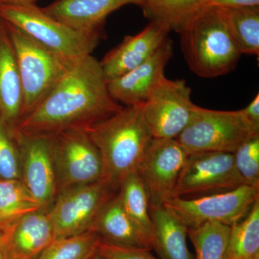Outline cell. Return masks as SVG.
I'll return each mask as SVG.
<instances>
[{
	"instance_id": "6da1fadb",
	"label": "cell",
	"mask_w": 259,
	"mask_h": 259,
	"mask_svg": "<svg viewBox=\"0 0 259 259\" xmlns=\"http://www.w3.org/2000/svg\"><path fill=\"white\" fill-rule=\"evenodd\" d=\"M123 107L110 95L100 61L89 55L75 61L47 96L22 119L15 132L53 135L84 128Z\"/></svg>"
},
{
	"instance_id": "7a4b0ae2",
	"label": "cell",
	"mask_w": 259,
	"mask_h": 259,
	"mask_svg": "<svg viewBox=\"0 0 259 259\" xmlns=\"http://www.w3.org/2000/svg\"><path fill=\"white\" fill-rule=\"evenodd\" d=\"M84 129L100 151L102 180L117 192L122 181L137 172L153 139L142 105L124 106L105 120Z\"/></svg>"
},
{
	"instance_id": "3957f363",
	"label": "cell",
	"mask_w": 259,
	"mask_h": 259,
	"mask_svg": "<svg viewBox=\"0 0 259 259\" xmlns=\"http://www.w3.org/2000/svg\"><path fill=\"white\" fill-rule=\"evenodd\" d=\"M181 48L192 72L215 78L236 69L242 55L223 8L207 7L180 32Z\"/></svg>"
},
{
	"instance_id": "277c9868",
	"label": "cell",
	"mask_w": 259,
	"mask_h": 259,
	"mask_svg": "<svg viewBox=\"0 0 259 259\" xmlns=\"http://www.w3.org/2000/svg\"><path fill=\"white\" fill-rule=\"evenodd\" d=\"M0 19L66 59L76 60L92 55L101 34L80 31L34 5L0 4Z\"/></svg>"
},
{
	"instance_id": "5b68a950",
	"label": "cell",
	"mask_w": 259,
	"mask_h": 259,
	"mask_svg": "<svg viewBox=\"0 0 259 259\" xmlns=\"http://www.w3.org/2000/svg\"><path fill=\"white\" fill-rule=\"evenodd\" d=\"M5 23L23 88V119L47 96L78 59H66L35 41L14 25Z\"/></svg>"
},
{
	"instance_id": "8992f818",
	"label": "cell",
	"mask_w": 259,
	"mask_h": 259,
	"mask_svg": "<svg viewBox=\"0 0 259 259\" xmlns=\"http://www.w3.org/2000/svg\"><path fill=\"white\" fill-rule=\"evenodd\" d=\"M259 127L245 118L241 110L221 111L197 106L188 125L177 138L187 153H233Z\"/></svg>"
},
{
	"instance_id": "52a82bcc",
	"label": "cell",
	"mask_w": 259,
	"mask_h": 259,
	"mask_svg": "<svg viewBox=\"0 0 259 259\" xmlns=\"http://www.w3.org/2000/svg\"><path fill=\"white\" fill-rule=\"evenodd\" d=\"M259 199V187L242 185L235 190L194 197H173L163 206L169 209L187 228L208 222L232 226L248 214Z\"/></svg>"
},
{
	"instance_id": "ba28073f",
	"label": "cell",
	"mask_w": 259,
	"mask_h": 259,
	"mask_svg": "<svg viewBox=\"0 0 259 259\" xmlns=\"http://www.w3.org/2000/svg\"><path fill=\"white\" fill-rule=\"evenodd\" d=\"M51 136L58 194L102 180L100 151L84 128L64 130Z\"/></svg>"
},
{
	"instance_id": "9c48e42d",
	"label": "cell",
	"mask_w": 259,
	"mask_h": 259,
	"mask_svg": "<svg viewBox=\"0 0 259 259\" xmlns=\"http://www.w3.org/2000/svg\"><path fill=\"white\" fill-rule=\"evenodd\" d=\"M242 185L244 182L237 171L233 153H190L173 197L194 198L235 190Z\"/></svg>"
},
{
	"instance_id": "30bf717a",
	"label": "cell",
	"mask_w": 259,
	"mask_h": 259,
	"mask_svg": "<svg viewBox=\"0 0 259 259\" xmlns=\"http://www.w3.org/2000/svg\"><path fill=\"white\" fill-rule=\"evenodd\" d=\"M116 192L102 180L59 192L47 211L56 238L90 231L102 205Z\"/></svg>"
},
{
	"instance_id": "8fae6325",
	"label": "cell",
	"mask_w": 259,
	"mask_h": 259,
	"mask_svg": "<svg viewBox=\"0 0 259 259\" xmlns=\"http://www.w3.org/2000/svg\"><path fill=\"white\" fill-rule=\"evenodd\" d=\"M185 79L166 76L142 105L145 120L154 139H176L190 122L196 105Z\"/></svg>"
},
{
	"instance_id": "7c38bea8",
	"label": "cell",
	"mask_w": 259,
	"mask_h": 259,
	"mask_svg": "<svg viewBox=\"0 0 259 259\" xmlns=\"http://www.w3.org/2000/svg\"><path fill=\"white\" fill-rule=\"evenodd\" d=\"M20 153V181L42 209L48 211L58 187L51 135L13 134Z\"/></svg>"
},
{
	"instance_id": "4fadbf2b",
	"label": "cell",
	"mask_w": 259,
	"mask_h": 259,
	"mask_svg": "<svg viewBox=\"0 0 259 259\" xmlns=\"http://www.w3.org/2000/svg\"><path fill=\"white\" fill-rule=\"evenodd\" d=\"M188 156L177 139L153 138L137 170L147 192L150 208L163 206L173 198Z\"/></svg>"
},
{
	"instance_id": "5bb4252c",
	"label": "cell",
	"mask_w": 259,
	"mask_h": 259,
	"mask_svg": "<svg viewBox=\"0 0 259 259\" xmlns=\"http://www.w3.org/2000/svg\"><path fill=\"white\" fill-rule=\"evenodd\" d=\"M173 56V42L168 37L156 54L129 72L107 81L112 98L122 106L143 105L164 77Z\"/></svg>"
},
{
	"instance_id": "9a60e30c",
	"label": "cell",
	"mask_w": 259,
	"mask_h": 259,
	"mask_svg": "<svg viewBox=\"0 0 259 259\" xmlns=\"http://www.w3.org/2000/svg\"><path fill=\"white\" fill-rule=\"evenodd\" d=\"M169 30L161 24L150 22L134 35H127L100 61L107 81L120 77L142 64L156 54L168 38Z\"/></svg>"
},
{
	"instance_id": "2e32d148",
	"label": "cell",
	"mask_w": 259,
	"mask_h": 259,
	"mask_svg": "<svg viewBox=\"0 0 259 259\" xmlns=\"http://www.w3.org/2000/svg\"><path fill=\"white\" fill-rule=\"evenodd\" d=\"M56 239L44 209L30 213L0 233V249L5 259H36Z\"/></svg>"
},
{
	"instance_id": "e0dca14e",
	"label": "cell",
	"mask_w": 259,
	"mask_h": 259,
	"mask_svg": "<svg viewBox=\"0 0 259 259\" xmlns=\"http://www.w3.org/2000/svg\"><path fill=\"white\" fill-rule=\"evenodd\" d=\"M146 0H56L44 9L62 23L80 31L101 34L107 17L122 7H142Z\"/></svg>"
},
{
	"instance_id": "ac0fdd59",
	"label": "cell",
	"mask_w": 259,
	"mask_h": 259,
	"mask_svg": "<svg viewBox=\"0 0 259 259\" xmlns=\"http://www.w3.org/2000/svg\"><path fill=\"white\" fill-rule=\"evenodd\" d=\"M23 93L8 27L0 19V121L14 134L23 115Z\"/></svg>"
},
{
	"instance_id": "d6986e66",
	"label": "cell",
	"mask_w": 259,
	"mask_h": 259,
	"mask_svg": "<svg viewBox=\"0 0 259 259\" xmlns=\"http://www.w3.org/2000/svg\"><path fill=\"white\" fill-rule=\"evenodd\" d=\"M90 231L100 241L125 248L152 249L126 213L117 192L102 205Z\"/></svg>"
},
{
	"instance_id": "ffe728a7",
	"label": "cell",
	"mask_w": 259,
	"mask_h": 259,
	"mask_svg": "<svg viewBox=\"0 0 259 259\" xmlns=\"http://www.w3.org/2000/svg\"><path fill=\"white\" fill-rule=\"evenodd\" d=\"M152 249L161 259H194L187 245V228L164 206L150 208Z\"/></svg>"
},
{
	"instance_id": "44dd1931",
	"label": "cell",
	"mask_w": 259,
	"mask_h": 259,
	"mask_svg": "<svg viewBox=\"0 0 259 259\" xmlns=\"http://www.w3.org/2000/svg\"><path fill=\"white\" fill-rule=\"evenodd\" d=\"M145 18L180 33L207 8V0H146L141 7Z\"/></svg>"
},
{
	"instance_id": "7402d4cb",
	"label": "cell",
	"mask_w": 259,
	"mask_h": 259,
	"mask_svg": "<svg viewBox=\"0 0 259 259\" xmlns=\"http://www.w3.org/2000/svg\"><path fill=\"white\" fill-rule=\"evenodd\" d=\"M117 193L126 213L138 231L152 247V221L146 187L137 172L122 181Z\"/></svg>"
},
{
	"instance_id": "603a6c76",
	"label": "cell",
	"mask_w": 259,
	"mask_h": 259,
	"mask_svg": "<svg viewBox=\"0 0 259 259\" xmlns=\"http://www.w3.org/2000/svg\"><path fill=\"white\" fill-rule=\"evenodd\" d=\"M40 209L21 181L0 179V233L20 218Z\"/></svg>"
},
{
	"instance_id": "cb8c5ba5",
	"label": "cell",
	"mask_w": 259,
	"mask_h": 259,
	"mask_svg": "<svg viewBox=\"0 0 259 259\" xmlns=\"http://www.w3.org/2000/svg\"><path fill=\"white\" fill-rule=\"evenodd\" d=\"M227 24L240 52L259 55V6L223 8Z\"/></svg>"
},
{
	"instance_id": "d4e9b609",
	"label": "cell",
	"mask_w": 259,
	"mask_h": 259,
	"mask_svg": "<svg viewBox=\"0 0 259 259\" xmlns=\"http://www.w3.org/2000/svg\"><path fill=\"white\" fill-rule=\"evenodd\" d=\"M231 228L217 222L187 228V235L195 250V259H228Z\"/></svg>"
},
{
	"instance_id": "484cf974",
	"label": "cell",
	"mask_w": 259,
	"mask_h": 259,
	"mask_svg": "<svg viewBox=\"0 0 259 259\" xmlns=\"http://www.w3.org/2000/svg\"><path fill=\"white\" fill-rule=\"evenodd\" d=\"M228 254L235 259L259 255V199L241 221L231 226Z\"/></svg>"
},
{
	"instance_id": "4316f807",
	"label": "cell",
	"mask_w": 259,
	"mask_h": 259,
	"mask_svg": "<svg viewBox=\"0 0 259 259\" xmlns=\"http://www.w3.org/2000/svg\"><path fill=\"white\" fill-rule=\"evenodd\" d=\"M100 241L92 231L56 238L36 259H90L96 254Z\"/></svg>"
},
{
	"instance_id": "83f0119b",
	"label": "cell",
	"mask_w": 259,
	"mask_h": 259,
	"mask_svg": "<svg viewBox=\"0 0 259 259\" xmlns=\"http://www.w3.org/2000/svg\"><path fill=\"white\" fill-rule=\"evenodd\" d=\"M233 154L244 185L259 187V134L245 141Z\"/></svg>"
},
{
	"instance_id": "f1b7e54d",
	"label": "cell",
	"mask_w": 259,
	"mask_h": 259,
	"mask_svg": "<svg viewBox=\"0 0 259 259\" xmlns=\"http://www.w3.org/2000/svg\"><path fill=\"white\" fill-rule=\"evenodd\" d=\"M0 179L20 180V158L13 134L0 121Z\"/></svg>"
},
{
	"instance_id": "f546056e",
	"label": "cell",
	"mask_w": 259,
	"mask_h": 259,
	"mask_svg": "<svg viewBox=\"0 0 259 259\" xmlns=\"http://www.w3.org/2000/svg\"><path fill=\"white\" fill-rule=\"evenodd\" d=\"M97 253L107 259H156L149 250L116 246L100 241Z\"/></svg>"
},
{
	"instance_id": "4dcf8cb0",
	"label": "cell",
	"mask_w": 259,
	"mask_h": 259,
	"mask_svg": "<svg viewBox=\"0 0 259 259\" xmlns=\"http://www.w3.org/2000/svg\"><path fill=\"white\" fill-rule=\"evenodd\" d=\"M259 6V0H207V7L219 8Z\"/></svg>"
},
{
	"instance_id": "1f68e13d",
	"label": "cell",
	"mask_w": 259,
	"mask_h": 259,
	"mask_svg": "<svg viewBox=\"0 0 259 259\" xmlns=\"http://www.w3.org/2000/svg\"><path fill=\"white\" fill-rule=\"evenodd\" d=\"M242 112L245 118L252 125L259 127V94L257 93L254 99L250 102L248 106L242 109Z\"/></svg>"
},
{
	"instance_id": "d6a6232c",
	"label": "cell",
	"mask_w": 259,
	"mask_h": 259,
	"mask_svg": "<svg viewBox=\"0 0 259 259\" xmlns=\"http://www.w3.org/2000/svg\"><path fill=\"white\" fill-rule=\"evenodd\" d=\"M38 0H0V4L34 5Z\"/></svg>"
},
{
	"instance_id": "836d02e7",
	"label": "cell",
	"mask_w": 259,
	"mask_h": 259,
	"mask_svg": "<svg viewBox=\"0 0 259 259\" xmlns=\"http://www.w3.org/2000/svg\"><path fill=\"white\" fill-rule=\"evenodd\" d=\"M90 259H107L105 257L102 256V255H99L98 253H96L94 256L92 257Z\"/></svg>"
},
{
	"instance_id": "e575fe53",
	"label": "cell",
	"mask_w": 259,
	"mask_h": 259,
	"mask_svg": "<svg viewBox=\"0 0 259 259\" xmlns=\"http://www.w3.org/2000/svg\"><path fill=\"white\" fill-rule=\"evenodd\" d=\"M0 259H5L4 256H3V252H2L1 249H0Z\"/></svg>"
},
{
	"instance_id": "d590c367",
	"label": "cell",
	"mask_w": 259,
	"mask_h": 259,
	"mask_svg": "<svg viewBox=\"0 0 259 259\" xmlns=\"http://www.w3.org/2000/svg\"><path fill=\"white\" fill-rule=\"evenodd\" d=\"M245 259H259V255H256V256H255V257H252V258H245Z\"/></svg>"
},
{
	"instance_id": "8d00e7d4",
	"label": "cell",
	"mask_w": 259,
	"mask_h": 259,
	"mask_svg": "<svg viewBox=\"0 0 259 259\" xmlns=\"http://www.w3.org/2000/svg\"><path fill=\"white\" fill-rule=\"evenodd\" d=\"M228 259H235V258H228Z\"/></svg>"
}]
</instances>
